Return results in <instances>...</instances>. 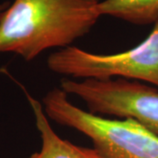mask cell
<instances>
[{"instance_id": "obj_1", "label": "cell", "mask_w": 158, "mask_h": 158, "mask_svg": "<svg viewBox=\"0 0 158 158\" xmlns=\"http://www.w3.org/2000/svg\"><path fill=\"white\" fill-rule=\"evenodd\" d=\"M99 0H14L0 18V54L32 61L89 34L101 17Z\"/></svg>"}, {"instance_id": "obj_2", "label": "cell", "mask_w": 158, "mask_h": 158, "mask_svg": "<svg viewBox=\"0 0 158 158\" xmlns=\"http://www.w3.org/2000/svg\"><path fill=\"white\" fill-rule=\"evenodd\" d=\"M42 103L48 118L89 137L104 158H158V135L133 118L109 119L86 112L61 88L47 92Z\"/></svg>"}, {"instance_id": "obj_3", "label": "cell", "mask_w": 158, "mask_h": 158, "mask_svg": "<svg viewBox=\"0 0 158 158\" xmlns=\"http://www.w3.org/2000/svg\"><path fill=\"white\" fill-rule=\"evenodd\" d=\"M47 66L71 79H135L158 89V20L147 38L131 49L99 55L69 46L50 54Z\"/></svg>"}, {"instance_id": "obj_4", "label": "cell", "mask_w": 158, "mask_h": 158, "mask_svg": "<svg viewBox=\"0 0 158 158\" xmlns=\"http://www.w3.org/2000/svg\"><path fill=\"white\" fill-rule=\"evenodd\" d=\"M60 88L80 98L90 113L133 118L158 135V89L124 78L62 79Z\"/></svg>"}, {"instance_id": "obj_5", "label": "cell", "mask_w": 158, "mask_h": 158, "mask_svg": "<svg viewBox=\"0 0 158 158\" xmlns=\"http://www.w3.org/2000/svg\"><path fill=\"white\" fill-rule=\"evenodd\" d=\"M23 90L32 108L41 140L40 149L27 158H104L94 148L80 147L62 139L52 128L42 105L24 88Z\"/></svg>"}, {"instance_id": "obj_6", "label": "cell", "mask_w": 158, "mask_h": 158, "mask_svg": "<svg viewBox=\"0 0 158 158\" xmlns=\"http://www.w3.org/2000/svg\"><path fill=\"white\" fill-rule=\"evenodd\" d=\"M98 11L135 25L155 24L158 20V0H103Z\"/></svg>"}, {"instance_id": "obj_7", "label": "cell", "mask_w": 158, "mask_h": 158, "mask_svg": "<svg viewBox=\"0 0 158 158\" xmlns=\"http://www.w3.org/2000/svg\"><path fill=\"white\" fill-rule=\"evenodd\" d=\"M10 4H11L10 1H5V2H3V3L0 4V18L2 16L3 12L5 11V10H6L8 6H10Z\"/></svg>"}]
</instances>
